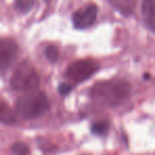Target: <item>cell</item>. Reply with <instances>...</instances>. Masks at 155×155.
I'll list each match as a JSON object with an SVG mask.
<instances>
[{
  "label": "cell",
  "instance_id": "3",
  "mask_svg": "<svg viewBox=\"0 0 155 155\" xmlns=\"http://www.w3.org/2000/svg\"><path fill=\"white\" fill-rule=\"evenodd\" d=\"M39 77L33 65L28 61H24L14 70L11 78V86L15 91H32L38 87Z\"/></svg>",
  "mask_w": 155,
  "mask_h": 155
},
{
  "label": "cell",
  "instance_id": "11",
  "mask_svg": "<svg viewBox=\"0 0 155 155\" xmlns=\"http://www.w3.org/2000/svg\"><path fill=\"white\" fill-rule=\"evenodd\" d=\"M45 54H46V58H48V61L51 63H55L58 58V55H60L58 49L53 45L47 46V48L45 50Z\"/></svg>",
  "mask_w": 155,
  "mask_h": 155
},
{
  "label": "cell",
  "instance_id": "5",
  "mask_svg": "<svg viewBox=\"0 0 155 155\" xmlns=\"http://www.w3.org/2000/svg\"><path fill=\"white\" fill-rule=\"evenodd\" d=\"M98 15V8L95 5H88L82 9L78 10L77 12L72 14V22L74 28L87 29L93 26L94 22L97 19Z\"/></svg>",
  "mask_w": 155,
  "mask_h": 155
},
{
  "label": "cell",
  "instance_id": "4",
  "mask_svg": "<svg viewBox=\"0 0 155 155\" xmlns=\"http://www.w3.org/2000/svg\"><path fill=\"white\" fill-rule=\"evenodd\" d=\"M99 69V64L94 60H80L73 62L67 68V77L75 83L87 80Z\"/></svg>",
  "mask_w": 155,
  "mask_h": 155
},
{
  "label": "cell",
  "instance_id": "1",
  "mask_svg": "<svg viewBox=\"0 0 155 155\" xmlns=\"http://www.w3.org/2000/svg\"><path fill=\"white\" fill-rule=\"evenodd\" d=\"M131 94V85L124 80H107L98 82L91 88L94 101L106 106H117L125 102Z\"/></svg>",
  "mask_w": 155,
  "mask_h": 155
},
{
  "label": "cell",
  "instance_id": "8",
  "mask_svg": "<svg viewBox=\"0 0 155 155\" xmlns=\"http://www.w3.org/2000/svg\"><path fill=\"white\" fill-rule=\"evenodd\" d=\"M112 5L123 15H130L136 7L137 0H110Z\"/></svg>",
  "mask_w": 155,
  "mask_h": 155
},
{
  "label": "cell",
  "instance_id": "9",
  "mask_svg": "<svg viewBox=\"0 0 155 155\" xmlns=\"http://www.w3.org/2000/svg\"><path fill=\"white\" fill-rule=\"evenodd\" d=\"M0 118L5 124H11V123L15 122L14 113L3 101H1V105H0Z\"/></svg>",
  "mask_w": 155,
  "mask_h": 155
},
{
  "label": "cell",
  "instance_id": "15",
  "mask_svg": "<svg viewBox=\"0 0 155 155\" xmlns=\"http://www.w3.org/2000/svg\"><path fill=\"white\" fill-rule=\"evenodd\" d=\"M46 1H49V0H46Z\"/></svg>",
  "mask_w": 155,
  "mask_h": 155
},
{
  "label": "cell",
  "instance_id": "13",
  "mask_svg": "<svg viewBox=\"0 0 155 155\" xmlns=\"http://www.w3.org/2000/svg\"><path fill=\"white\" fill-rule=\"evenodd\" d=\"M108 130V124L104 121H100V122H96L91 127V132L94 134H97V135H103L107 132Z\"/></svg>",
  "mask_w": 155,
  "mask_h": 155
},
{
  "label": "cell",
  "instance_id": "12",
  "mask_svg": "<svg viewBox=\"0 0 155 155\" xmlns=\"http://www.w3.org/2000/svg\"><path fill=\"white\" fill-rule=\"evenodd\" d=\"M12 152L15 155H29L30 149L24 142H16L12 147Z\"/></svg>",
  "mask_w": 155,
  "mask_h": 155
},
{
  "label": "cell",
  "instance_id": "10",
  "mask_svg": "<svg viewBox=\"0 0 155 155\" xmlns=\"http://www.w3.org/2000/svg\"><path fill=\"white\" fill-rule=\"evenodd\" d=\"M34 5V0H15L14 7L20 13H28Z\"/></svg>",
  "mask_w": 155,
  "mask_h": 155
},
{
  "label": "cell",
  "instance_id": "14",
  "mask_svg": "<svg viewBox=\"0 0 155 155\" xmlns=\"http://www.w3.org/2000/svg\"><path fill=\"white\" fill-rule=\"evenodd\" d=\"M58 91H60V94L63 96L68 95V94L71 91L70 84H67V83H63V84H61L60 87H58Z\"/></svg>",
  "mask_w": 155,
  "mask_h": 155
},
{
  "label": "cell",
  "instance_id": "7",
  "mask_svg": "<svg viewBox=\"0 0 155 155\" xmlns=\"http://www.w3.org/2000/svg\"><path fill=\"white\" fill-rule=\"evenodd\" d=\"M141 12L146 27L155 32V0H143Z\"/></svg>",
  "mask_w": 155,
  "mask_h": 155
},
{
  "label": "cell",
  "instance_id": "2",
  "mask_svg": "<svg viewBox=\"0 0 155 155\" xmlns=\"http://www.w3.org/2000/svg\"><path fill=\"white\" fill-rule=\"evenodd\" d=\"M49 110V101L41 91H30L15 101V112L24 119H34L43 116Z\"/></svg>",
  "mask_w": 155,
  "mask_h": 155
},
{
  "label": "cell",
  "instance_id": "6",
  "mask_svg": "<svg viewBox=\"0 0 155 155\" xmlns=\"http://www.w3.org/2000/svg\"><path fill=\"white\" fill-rule=\"evenodd\" d=\"M19 49L16 43L12 39H2L0 43V67L5 71L15 63L17 60Z\"/></svg>",
  "mask_w": 155,
  "mask_h": 155
}]
</instances>
